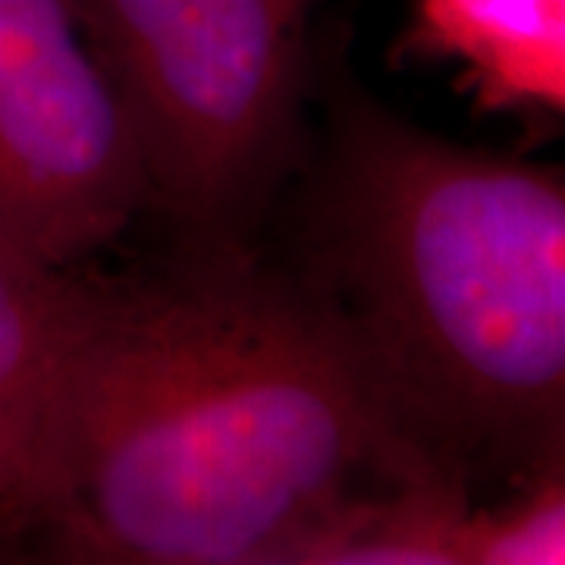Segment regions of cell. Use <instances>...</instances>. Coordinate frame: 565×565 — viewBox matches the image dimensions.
<instances>
[{
  "label": "cell",
  "instance_id": "obj_9",
  "mask_svg": "<svg viewBox=\"0 0 565 565\" xmlns=\"http://www.w3.org/2000/svg\"><path fill=\"white\" fill-rule=\"evenodd\" d=\"M17 546V541L10 537V531H7V525H3V519H0V559H7V553Z\"/></svg>",
  "mask_w": 565,
  "mask_h": 565
},
{
  "label": "cell",
  "instance_id": "obj_3",
  "mask_svg": "<svg viewBox=\"0 0 565 565\" xmlns=\"http://www.w3.org/2000/svg\"><path fill=\"white\" fill-rule=\"evenodd\" d=\"M315 0H73L161 211L189 245H248L305 151Z\"/></svg>",
  "mask_w": 565,
  "mask_h": 565
},
{
  "label": "cell",
  "instance_id": "obj_8",
  "mask_svg": "<svg viewBox=\"0 0 565 565\" xmlns=\"http://www.w3.org/2000/svg\"><path fill=\"white\" fill-rule=\"evenodd\" d=\"M565 563V456L512 478L497 503H475L465 522V565Z\"/></svg>",
  "mask_w": 565,
  "mask_h": 565
},
{
  "label": "cell",
  "instance_id": "obj_1",
  "mask_svg": "<svg viewBox=\"0 0 565 565\" xmlns=\"http://www.w3.org/2000/svg\"><path fill=\"white\" fill-rule=\"evenodd\" d=\"M427 471L446 468L280 262L185 243L85 282L32 534L61 563L299 565L340 509Z\"/></svg>",
  "mask_w": 565,
  "mask_h": 565
},
{
  "label": "cell",
  "instance_id": "obj_2",
  "mask_svg": "<svg viewBox=\"0 0 565 565\" xmlns=\"http://www.w3.org/2000/svg\"><path fill=\"white\" fill-rule=\"evenodd\" d=\"M282 267L408 440L475 487L565 456L563 167L449 141L318 47Z\"/></svg>",
  "mask_w": 565,
  "mask_h": 565
},
{
  "label": "cell",
  "instance_id": "obj_4",
  "mask_svg": "<svg viewBox=\"0 0 565 565\" xmlns=\"http://www.w3.org/2000/svg\"><path fill=\"white\" fill-rule=\"evenodd\" d=\"M148 211L139 141L73 0H0V236L82 267Z\"/></svg>",
  "mask_w": 565,
  "mask_h": 565
},
{
  "label": "cell",
  "instance_id": "obj_7",
  "mask_svg": "<svg viewBox=\"0 0 565 565\" xmlns=\"http://www.w3.org/2000/svg\"><path fill=\"white\" fill-rule=\"evenodd\" d=\"M471 484L427 471L367 490L305 546L299 565H465Z\"/></svg>",
  "mask_w": 565,
  "mask_h": 565
},
{
  "label": "cell",
  "instance_id": "obj_5",
  "mask_svg": "<svg viewBox=\"0 0 565 565\" xmlns=\"http://www.w3.org/2000/svg\"><path fill=\"white\" fill-rule=\"evenodd\" d=\"M396 66H440L481 114L559 126L565 0H408Z\"/></svg>",
  "mask_w": 565,
  "mask_h": 565
},
{
  "label": "cell",
  "instance_id": "obj_6",
  "mask_svg": "<svg viewBox=\"0 0 565 565\" xmlns=\"http://www.w3.org/2000/svg\"><path fill=\"white\" fill-rule=\"evenodd\" d=\"M88 277L0 236V519L32 534L54 390Z\"/></svg>",
  "mask_w": 565,
  "mask_h": 565
}]
</instances>
